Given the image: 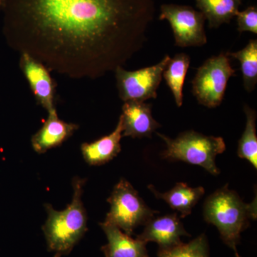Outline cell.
I'll list each match as a JSON object with an SVG mask.
<instances>
[{
    "instance_id": "obj_1",
    "label": "cell",
    "mask_w": 257,
    "mask_h": 257,
    "mask_svg": "<svg viewBox=\"0 0 257 257\" xmlns=\"http://www.w3.org/2000/svg\"><path fill=\"white\" fill-rule=\"evenodd\" d=\"M8 45L50 69L95 79L123 67L147 41L154 0H4Z\"/></svg>"
},
{
    "instance_id": "obj_2",
    "label": "cell",
    "mask_w": 257,
    "mask_h": 257,
    "mask_svg": "<svg viewBox=\"0 0 257 257\" xmlns=\"http://www.w3.org/2000/svg\"><path fill=\"white\" fill-rule=\"evenodd\" d=\"M203 214L204 220L217 228L222 241L236 254L241 232L248 227L250 219H256V200L246 204L226 185L207 198Z\"/></svg>"
},
{
    "instance_id": "obj_3",
    "label": "cell",
    "mask_w": 257,
    "mask_h": 257,
    "mask_svg": "<svg viewBox=\"0 0 257 257\" xmlns=\"http://www.w3.org/2000/svg\"><path fill=\"white\" fill-rule=\"evenodd\" d=\"M72 202L62 211H57L50 204L45 206L46 222L42 226L49 251L55 257L68 254L87 231V216L82 201L84 179L75 177Z\"/></svg>"
},
{
    "instance_id": "obj_4",
    "label": "cell",
    "mask_w": 257,
    "mask_h": 257,
    "mask_svg": "<svg viewBox=\"0 0 257 257\" xmlns=\"http://www.w3.org/2000/svg\"><path fill=\"white\" fill-rule=\"evenodd\" d=\"M157 135L166 144V150L162 154L165 160L182 161L199 166L213 175L220 173L215 160L218 155L226 150L223 138L207 136L194 130L184 132L175 139L158 133Z\"/></svg>"
},
{
    "instance_id": "obj_5",
    "label": "cell",
    "mask_w": 257,
    "mask_h": 257,
    "mask_svg": "<svg viewBox=\"0 0 257 257\" xmlns=\"http://www.w3.org/2000/svg\"><path fill=\"white\" fill-rule=\"evenodd\" d=\"M107 202L110 209L104 222L116 226L130 236L139 226L146 224L158 213L145 204L132 184L124 179L115 185Z\"/></svg>"
},
{
    "instance_id": "obj_6",
    "label": "cell",
    "mask_w": 257,
    "mask_h": 257,
    "mask_svg": "<svg viewBox=\"0 0 257 257\" xmlns=\"http://www.w3.org/2000/svg\"><path fill=\"white\" fill-rule=\"evenodd\" d=\"M235 76L227 53L213 56L198 68L192 82L193 95L199 104L208 108L220 105L229 79Z\"/></svg>"
},
{
    "instance_id": "obj_7",
    "label": "cell",
    "mask_w": 257,
    "mask_h": 257,
    "mask_svg": "<svg viewBox=\"0 0 257 257\" xmlns=\"http://www.w3.org/2000/svg\"><path fill=\"white\" fill-rule=\"evenodd\" d=\"M170 59V56L166 55L158 64L136 71H127L123 67L115 69L120 99L124 102L156 99L157 89L163 79L162 74Z\"/></svg>"
},
{
    "instance_id": "obj_8",
    "label": "cell",
    "mask_w": 257,
    "mask_h": 257,
    "mask_svg": "<svg viewBox=\"0 0 257 257\" xmlns=\"http://www.w3.org/2000/svg\"><path fill=\"white\" fill-rule=\"evenodd\" d=\"M160 20L170 23L176 46L202 47L207 44L206 18L201 12L187 5H162Z\"/></svg>"
},
{
    "instance_id": "obj_9",
    "label": "cell",
    "mask_w": 257,
    "mask_h": 257,
    "mask_svg": "<svg viewBox=\"0 0 257 257\" xmlns=\"http://www.w3.org/2000/svg\"><path fill=\"white\" fill-rule=\"evenodd\" d=\"M20 67L37 103L48 112L55 109L56 84L50 69L27 53H21Z\"/></svg>"
},
{
    "instance_id": "obj_10",
    "label": "cell",
    "mask_w": 257,
    "mask_h": 257,
    "mask_svg": "<svg viewBox=\"0 0 257 257\" xmlns=\"http://www.w3.org/2000/svg\"><path fill=\"white\" fill-rule=\"evenodd\" d=\"M184 236H190V234L175 213L160 217L154 216L147 221L143 233L137 238L147 243H157L159 249H167L182 243L181 237Z\"/></svg>"
},
{
    "instance_id": "obj_11",
    "label": "cell",
    "mask_w": 257,
    "mask_h": 257,
    "mask_svg": "<svg viewBox=\"0 0 257 257\" xmlns=\"http://www.w3.org/2000/svg\"><path fill=\"white\" fill-rule=\"evenodd\" d=\"M152 104L145 101H128L122 106L121 114L123 137L151 138L152 134L161 127L152 116Z\"/></svg>"
},
{
    "instance_id": "obj_12",
    "label": "cell",
    "mask_w": 257,
    "mask_h": 257,
    "mask_svg": "<svg viewBox=\"0 0 257 257\" xmlns=\"http://www.w3.org/2000/svg\"><path fill=\"white\" fill-rule=\"evenodd\" d=\"M48 114L42 127L32 138V146L38 154L45 153L51 149L60 146L79 128L78 124L61 120L56 109Z\"/></svg>"
},
{
    "instance_id": "obj_13",
    "label": "cell",
    "mask_w": 257,
    "mask_h": 257,
    "mask_svg": "<svg viewBox=\"0 0 257 257\" xmlns=\"http://www.w3.org/2000/svg\"><path fill=\"white\" fill-rule=\"evenodd\" d=\"M100 226L108 241L101 248L105 257H150L145 241L133 239L116 226L104 221Z\"/></svg>"
},
{
    "instance_id": "obj_14",
    "label": "cell",
    "mask_w": 257,
    "mask_h": 257,
    "mask_svg": "<svg viewBox=\"0 0 257 257\" xmlns=\"http://www.w3.org/2000/svg\"><path fill=\"white\" fill-rule=\"evenodd\" d=\"M123 133L122 121H119L114 131L91 143H83L81 146L83 157L89 165H104L117 156L121 152Z\"/></svg>"
},
{
    "instance_id": "obj_15",
    "label": "cell",
    "mask_w": 257,
    "mask_h": 257,
    "mask_svg": "<svg viewBox=\"0 0 257 257\" xmlns=\"http://www.w3.org/2000/svg\"><path fill=\"white\" fill-rule=\"evenodd\" d=\"M148 188L155 197L163 199L172 209L180 213L182 218L192 213L193 208L205 192L204 187H190L184 182H178L175 187L165 193L159 192L152 185Z\"/></svg>"
},
{
    "instance_id": "obj_16",
    "label": "cell",
    "mask_w": 257,
    "mask_h": 257,
    "mask_svg": "<svg viewBox=\"0 0 257 257\" xmlns=\"http://www.w3.org/2000/svg\"><path fill=\"white\" fill-rule=\"evenodd\" d=\"M197 8L205 17L209 28H219L230 23L239 13L242 0H195Z\"/></svg>"
},
{
    "instance_id": "obj_17",
    "label": "cell",
    "mask_w": 257,
    "mask_h": 257,
    "mask_svg": "<svg viewBox=\"0 0 257 257\" xmlns=\"http://www.w3.org/2000/svg\"><path fill=\"white\" fill-rule=\"evenodd\" d=\"M190 57L185 53L177 54L170 59L162 77L174 96L176 104L181 107L183 104V87L187 71L190 65Z\"/></svg>"
},
{
    "instance_id": "obj_18",
    "label": "cell",
    "mask_w": 257,
    "mask_h": 257,
    "mask_svg": "<svg viewBox=\"0 0 257 257\" xmlns=\"http://www.w3.org/2000/svg\"><path fill=\"white\" fill-rule=\"evenodd\" d=\"M226 53L239 61L243 87L246 92H252L257 84V40H250L244 48L238 52Z\"/></svg>"
},
{
    "instance_id": "obj_19",
    "label": "cell",
    "mask_w": 257,
    "mask_h": 257,
    "mask_svg": "<svg viewBox=\"0 0 257 257\" xmlns=\"http://www.w3.org/2000/svg\"><path fill=\"white\" fill-rule=\"evenodd\" d=\"M246 122L244 131L239 140L237 155L257 169L256 111L248 105L243 106Z\"/></svg>"
},
{
    "instance_id": "obj_20",
    "label": "cell",
    "mask_w": 257,
    "mask_h": 257,
    "mask_svg": "<svg viewBox=\"0 0 257 257\" xmlns=\"http://www.w3.org/2000/svg\"><path fill=\"white\" fill-rule=\"evenodd\" d=\"M158 257H209V245L205 235L201 234L189 243L167 249H159Z\"/></svg>"
},
{
    "instance_id": "obj_21",
    "label": "cell",
    "mask_w": 257,
    "mask_h": 257,
    "mask_svg": "<svg viewBox=\"0 0 257 257\" xmlns=\"http://www.w3.org/2000/svg\"><path fill=\"white\" fill-rule=\"evenodd\" d=\"M237 30L239 33L250 32L257 34V8L248 7L243 11H239L236 15Z\"/></svg>"
},
{
    "instance_id": "obj_22",
    "label": "cell",
    "mask_w": 257,
    "mask_h": 257,
    "mask_svg": "<svg viewBox=\"0 0 257 257\" xmlns=\"http://www.w3.org/2000/svg\"><path fill=\"white\" fill-rule=\"evenodd\" d=\"M3 3H4V0H0V11H2V8H3Z\"/></svg>"
},
{
    "instance_id": "obj_23",
    "label": "cell",
    "mask_w": 257,
    "mask_h": 257,
    "mask_svg": "<svg viewBox=\"0 0 257 257\" xmlns=\"http://www.w3.org/2000/svg\"><path fill=\"white\" fill-rule=\"evenodd\" d=\"M235 256H236V257H241V256H239V253H236V254H235Z\"/></svg>"
}]
</instances>
